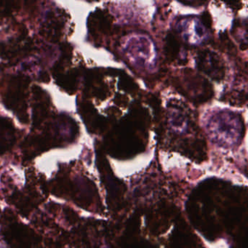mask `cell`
<instances>
[{
  "label": "cell",
  "mask_w": 248,
  "mask_h": 248,
  "mask_svg": "<svg viewBox=\"0 0 248 248\" xmlns=\"http://www.w3.org/2000/svg\"><path fill=\"white\" fill-rule=\"evenodd\" d=\"M177 31L181 38L190 46H202L207 43L209 32L200 18L187 16L181 18L177 24Z\"/></svg>",
  "instance_id": "cell-3"
},
{
  "label": "cell",
  "mask_w": 248,
  "mask_h": 248,
  "mask_svg": "<svg viewBox=\"0 0 248 248\" xmlns=\"http://www.w3.org/2000/svg\"><path fill=\"white\" fill-rule=\"evenodd\" d=\"M123 50L129 62L139 69H155L157 53L155 43L144 34H130L123 43Z\"/></svg>",
  "instance_id": "cell-2"
},
{
  "label": "cell",
  "mask_w": 248,
  "mask_h": 248,
  "mask_svg": "<svg viewBox=\"0 0 248 248\" xmlns=\"http://www.w3.org/2000/svg\"><path fill=\"white\" fill-rule=\"evenodd\" d=\"M206 129L211 140L222 147L236 146L243 136L244 126L240 117L228 110L216 111L210 115Z\"/></svg>",
  "instance_id": "cell-1"
}]
</instances>
